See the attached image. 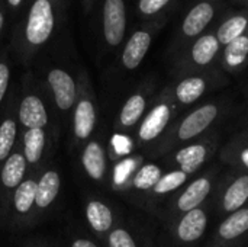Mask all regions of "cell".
<instances>
[{
	"label": "cell",
	"mask_w": 248,
	"mask_h": 247,
	"mask_svg": "<svg viewBox=\"0 0 248 247\" xmlns=\"http://www.w3.org/2000/svg\"><path fill=\"white\" fill-rule=\"evenodd\" d=\"M231 111L228 98H214L187 111L182 118L177 116L164 135L160 138L158 150L161 153H171L180 146L192 143L211 131L227 118Z\"/></svg>",
	"instance_id": "1"
},
{
	"label": "cell",
	"mask_w": 248,
	"mask_h": 247,
	"mask_svg": "<svg viewBox=\"0 0 248 247\" xmlns=\"http://www.w3.org/2000/svg\"><path fill=\"white\" fill-rule=\"evenodd\" d=\"M221 166V163L212 165L201 170L198 175L192 176L180 191L173 195L170 205L166 211L170 224L180 215L205 205L211 199L218 179L222 173Z\"/></svg>",
	"instance_id": "2"
},
{
	"label": "cell",
	"mask_w": 248,
	"mask_h": 247,
	"mask_svg": "<svg viewBox=\"0 0 248 247\" xmlns=\"http://www.w3.org/2000/svg\"><path fill=\"white\" fill-rule=\"evenodd\" d=\"M221 52L222 47L218 42L215 32H205L176 55L173 64V76L176 79H182L218 68Z\"/></svg>",
	"instance_id": "3"
},
{
	"label": "cell",
	"mask_w": 248,
	"mask_h": 247,
	"mask_svg": "<svg viewBox=\"0 0 248 247\" xmlns=\"http://www.w3.org/2000/svg\"><path fill=\"white\" fill-rule=\"evenodd\" d=\"M65 0H33L19 32L22 44L36 49L52 36Z\"/></svg>",
	"instance_id": "4"
},
{
	"label": "cell",
	"mask_w": 248,
	"mask_h": 247,
	"mask_svg": "<svg viewBox=\"0 0 248 247\" xmlns=\"http://www.w3.org/2000/svg\"><path fill=\"white\" fill-rule=\"evenodd\" d=\"M212 213L221 218L248 205V172L228 167L221 173L209 199Z\"/></svg>",
	"instance_id": "5"
},
{
	"label": "cell",
	"mask_w": 248,
	"mask_h": 247,
	"mask_svg": "<svg viewBox=\"0 0 248 247\" xmlns=\"http://www.w3.org/2000/svg\"><path fill=\"white\" fill-rule=\"evenodd\" d=\"M222 146L221 134L215 130L206 135L177 147L171 151V166L190 178L198 175L219 151Z\"/></svg>",
	"instance_id": "6"
},
{
	"label": "cell",
	"mask_w": 248,
	"mask_h": 247,
	"mask_svg": "<svg viewBox=\"0 0 248 247\" xmlns=\"http://www.w3.org/2000/svg\"><path fill=\"white\" fill-rule=\"evenodd\" d=\"M225 83L227 74L221 70V67H218L205 73L177 79L171 86H167V90L180 111L182 108L196 105L202 98Z\"/></svg>",
	"instance_id": "7"
},
{
	"label": "cell",
	"mask_w": 248,
	"mask_h": 247,
	"mask_svg": "<svg viewBox=\"0 0 248 247\" xmlns=\"http://www.w3.org/2000/svg\"><path fill=\"white\" fill-rule=\"evenodd\" d=\"M225 0H196L183 16L173 44V51L177 55L193 39L203 35L208 26L217 19L224 9Z\"/></svg>",
	"instance_id": "8"
},
{
	"label": "cell",
	"mask_w": 248,
	"mask_h": 247,
	"mask_svg": "<svg viewBox=\"0 0 248 247\" xmlns=\"http://www.w3.org/2000/svg\"><path fill=\"white\" fill-rule=\"evenodd\" d=\"M179 108L170 96L167 87L160 93V99L157 103L148 111V114L142 118L138 130V138L141 143H151L154 140H160L173 121L179 116Z\"/></svg>",
	"instance_id": "9"
},
{
	"label": "cell",
	"mask_w": 248,
	"mask_h": 247,
	"mask_svg": "<svg viewBox=\"0 0 248 247\" xmlns=\"http://www.w3.org/2000/svg\"><path fill=\"white\" fill-rule=\"evenodd\" d=\"M211 204L209 201L199 207L195 208L179 218H176L170 226L173 230V239L177 245L186 247L195 246L199 243L209 226V218H211Z\"/></svg>",
	"instance_id": "10"
},
{
	"label": "cell",
	"mask_w": 248,
	"mask_h": 247,
	"mask_svg": "<svg viewBox=\"0 0 248 247\" xmlns=\"http://www.w3.org/2000/svg\"><path fill=\"white\" fill-rule=\"evenodd\" d=\"M248 237V205L224 217L209 240L208 247H241Z\"/></svg>",
	"instance_id": "11"
},
{
	"label": "cell",
	"mask_w": 248,
	"mask_h": 247,
	"mask_svg": "<svg viewBox=\"0 0 248 247\" xmlns=\"http://www.w3.org/2000/svg\"><path fill=\"white\" fill-rule=\"evenodd\" d=\"M166 19L161 20H153L147 26H142L137 29L129 39L126 41L124 51H122V64L126 70H135L140 67V64L144 61L155 32L164 25Z\"/></svg>",
	"instance_id": "12"
},
{
	"label": "cell",
	"mask_w": 248,
	"mask_h": 247,
	"mask_svg": "<svg viewBox=\"0 0 248 247\" xmlns=\"http://www.w3.org/2000/svg\"><path fill=\"white\" fill-rule=\"evenodd\" d=\"M103 38L109 47H119L126 32L125 0H105L102 6Z\"/></svg>",
	"instance_id": "13"
},
{
	"label": "cell",
	"mask_w": 248,
	"mask_h": 247,
	"mask_svg": "<svg viewBox=\"0 0 248 247\" xmlns=\"http://www.w3.org/2000/svg\"><path fill=\"white\" fill-rule=\"evenodd\" d=\"M218 162L225 167L248 172V128L222 143L218 151Z\"/></svg>",
	"instance_id": "14"
},
{
	"label": "cell",
	"mask_w": 248,
	"mask_h": 247,
	"mask_svg": "<svg viewBox=\"0 0 248 247\" xmlns=\"http://www.w3.org/2000/svg\"><path fill=\"white\" fill-rule=\"evenodd\" d=\"M248 64V31L222 48L219 67L225 74H238Z\"/></svg>",
	"instance_id": "15"
},
{
	"label": "cell",
	"mask_w": 248,
	"mask_h": 247,
	"mask_svg": "<svg viewBox=\"0 0 248 247\" xmlns=\"http://www.w3.org/2000/svg\"><path fill=\"white\" fill-rule=\"evenodd\" d=\"M48 83L52 89L57 106L62 111L70 109L74 105L77 95L73 77L61 68H52L48 73Z\"/></svg>",
	"instance_id": "16"
},
{
	"label": "cell",
	"mask_w": 248,
	"mask_h": 247,
	"mask_svg": "<svg viewBox=\"0 0 248 247\" xmlns=\"http://www.w3.org/2000/svg\"><path fill=\"white\" fill-rule=\"evenodd\" d=\"M247 31L248 10H240L224 17V20L215 29V36L221 44V47L224 48Z\"/></svg>",
	"instance_id": "17"
},
{
	"label": "cell",
	"mask_w": 248,
	"mask_h": 247,
	"mask_svg": "<svg viewBox=\"0 0 248 247\" xmlns=\"http://www.w3.org/2000/svg\"><path fill=\"white\" fill-rule=\"evenodd\" d=\"M20 122L29 128H44L48 122V115L42 100L35 95H28L22 99L19 106Z\"/></svg>",
	"instance_id": "18"
},
{
	"label": "cell",
	"mask_w": 248,
	"mask_h": 247,
	"mask_svg": "<svg viewBox=\"0 0 248 247\" xmlns=\"http://www.w3.org/2000/svg\"><path fill=\"white\" fill-rule=\"evenodd\" d=\"M148 108V99L147 95L142 92H137L128 98L125 105L122 106L121 115H119V122L124 128H131L137 125L142 118L144 114Z\"/></svg>",
	"instance_id": "19"
},
{
	"label": "cell",
	"mask_w": 248,
	"mask_h": 247,
	"mask_svg": "<svg viewBox=\"0 0 248 247\" xmlns=\"http://www.w3.org/2000/svg\"><path fill=\"white\" fill-rule=\"evenodd\" d=\"M96 124L94 106L89 99H81L74 112V134L80 140H86L93 132Z\"/></svg>",
	"instance_id": "20"
},
{
	"label": "cell",
	"mask_w": 248,
	"mask_h": 247,
	"mask_svg": "<svg viewBox=\"0 0 248 247\" xmlns=\"http://www.w3.org/2000/svg\"><path fill=\"white\" fill-rule=\"evenodd\" d=\"M83 166L87 175L94 179L100 181L106 170V157L102 146L97 141H90L83 153Z\"/></svg>",
	"instance_id": "21"
},
{
	"label": "cell",
	"mask_w": 248,
	"mask_h": 247,
	"mask_svg": "<svg viewBox=\"0 0 248 247\" xmlns=\"http://www.w3.org/2000/svg\"><path fill=\"white\" fill-rule=\"evenodd\" d=\"M189 179H190L189 175H186L180 170L171 169L167 173H163L160 181L155 183V186L150 192H151L153 198H164L169 195H174L177 191H180L187 183Z\"/></svg>",
	"instance_id": "22"
},
{
	"label": "cell",
	"mask_w": 248,
	"mask_h": 247,
	"mask_svg": "<svg viewBox=\"0 0 248 247\" xmlns=\"http://www.w3.org/2000/svg\"><path fill=\"white\" fill-rule=\"evenodd\" d=\"M60 191V175L54 170L44 173L41 181L36 183V197L35 204L39 208H46L52 204Z\"/></svg>",
	"instance_id": "23"
},
{
	"label": "cell",
	"mask_w": 248,
	"mask_h": 247,
	"mask_svg": "<svg viewBox=\"0 0 248 247\" xmlns=\"http://www.w3.org/2000/svg\"><path fill=\"white\" fill-rule=\"evenodd\" d=\"M26 172V160L20 153L9 156L1 169V183L6 188H17Z\"/></svg>",
	"instance_id": "24"
},
{
	"label": "cell",
	"mask_w": 248,
	"mask_h": 247,
	"mask_svg": "<svg viewBox=\"0 0 248 247\" xmlns=\"http://www.w3.org/2000/svg\"><path fill=\"white\" fill-rule=\"evenodd\" d=\"M86 217L90 227L97 233H106L113 226V215L108 205L100 201L89 202L86 208Z\"/></svg>",
	"instance_id": "25"
},
{
	"label": "cell",
	"mask_w": 248,
	"mask_h": 247,
	"mask_svg": "<svg viewBox=\"0 0 248 247\" xmlns=\"http://www.w3.org/2000/svg\"><path fill=\"white\" fill-rule=\"evenodd\" d=\"M161 176H163V170L158 165L155 163L142 165L132 178V188L137 191L150 192Z\"/></svg>",
	"instance_id": "26"
},
{
	"label": "cell",
	"mask_w": 248,
	"mask_h": 247,
	"mask_svg": "<svg viewBox=\"0 0 248 247\" xmlns=\"http://www.w3.org/2000/svg\"><path fill=\"white\" fill-rule=\"evenodd\" d=\"M23 143H25V160H26V163L36 165L42 156L44 146H45L44 130L42 128L28 130L25 137H23Z\"/></svg>",
	"instance_id": "27"
},
{
	"label": "cell",
	"mask_w": 248,
	"mask_h": 247,
	"mask_svg": "<svg viewBox=\"0 0 248 247\" xmlns=\"http://www.w3.org/2000/svg\"><path fill=\"white\" fill-rule=\"evenodd\" d=\"M35 197H36V182L35 181H25L22 182L15 192V208L25 214L31 210V207L35 204Z\"/></svg>",
	"instance_id": "28"
},
{
	"label": "cell",
	"mask_w": 248,
	"mask_h": 247,
	"mask_svg": "<svg viewBox=\"0 0 248 247\" xmlns=\"http://www.w3.org/2000/svg\"><path fill=\"white\" fill-rule=\"evenodd\" d=\"M16 137V124L13 119H4L0 124V160L9 157Z\"/></svg>",
	"instance_id": "29"
},
{
	"label": "cell",
	"mask_w": 248,
	"mask_h": 247,
	"mask_svg": "<svg viewBox=\"0 0 248 247\" xmlns=\"http://www.w3.org/2000/svg\"><path fill=\"white\" fill-rule=\"evenodd\" d=\"M174 0H138V13L142 17L154 19L158 17L167 7L173 4Z\"/></svg>",
	"instance_id": "30"
},
{
	"label": "cell",
	"mask_w": 248,
	"mask_h": 247,
	"mask_svg": "<svg viewBox=\"0 0 248 247\" xmlns=\"http://www.w3.org/2000/svg\"><path fill=\"white\" fill-rule=\"evenodd\" d=\"M109 247H138L129 231L116 229L109 234Z\"/></svg>",
	"instance_id": "31"
},
{
	"label": "cell",
	"mask_w": 248,
	"mask_h": 247,
	"mask_svg": "<svg viewBox=\"0 0 248 247\" xmlns=\"http://www.w3.org/2000/svg\"><path fill=\"white\" fill-rule=\"evenodd\" d=\"M9 79H10V70L9 66L4 61H0V102L3 100L7 86H9Z\"/></svg>",
	"instance_id": "32"
},
{
	"label": "cell",
	"mask_w": 248,
	"mask_h": 247,
	"mask_svg": "<svg viewBox=\"0 0 248 247\" xmlns=\"http://www.w3.org/2000/svg\"><path fill=\"white\" fill-rule=\"evenodd\" d=\"M71 247H97L93 242H90V240H86V239H78V240H76L74 243H73V246Z\"/></svg>",
	"instance_id": "33"
},
{
	"label": "cell",
	"mask_w": 248,
	"mask_h": 247,
	"mask_svg": "<svg viewBox=\"0 0 248 247\" xmlns=\"http://www.w3.org/2000/svg\"><path fill=\"white\" fill-rule=\"evenodd\" d=\"M80 1H81L83 9H84V12H86V13L92 9V6H93V3H94V0H80Z\"/></svg>",
	"instance_id": "34"
},
{
	"label": "cell",
	"mask_w": 248,
	"mask_h": 247,
	"mask_svg": "<svg viewBox=\"0 0 248 247\" xmlns=\"http://www.w3.org/2000/svg\"><path fill=\"white\" fill-rule=\"evenodd\" d=\"M23 3V0H7V4L10 7H19Z\"/></svg>",
	"instance_id": "35"
},
{
	"label": "cell",
	"mask_w": 248,
	"mask_h": 247,
	"mask_svg": "<svg viewBox=\"0 0 248 247\" xmlns=\"http://www.w3.org/2000/svg\"><path fill=\"white\" fill-rule=\"evenodd\" d=\"M3 25H4V13H3V10L0 9V32H1V29H3Z\"/></svg>",
	"instance_id": "36"
},
{
	"label": "cell",
	"mask_w": 248,
	"mask_h": 247,
	"mask_svg": "<svg viewBox=\"0 0 248 247\" xmlns=\"http://www.w3.org/2000/svg\"><path fill=\"white\" fill-rule=\"evenodd\" d=\"M235 1H240V3H248V0H235Z\"/></svg>",
	"instance_id": "37"
},
{
	"label": "cell",
	"mask_w": 248,
	"mask_h": 247,
	"mask_svg": "<svg viewBox=\"0 0 248 247\" xmlns=\"http://www.w3.org/2000/svg\"><path fill=\"white\" fill-rule=\"evenodd\" d=\"M247 10H248V3H247Z\"/></svg>",
	"instance_id": "38"
},
{
	"label": "cell",
	"mask_w": 248,
	"mask_h": 247,
	"mask_svg": "<svg viewBox=\"0 0 248 247\" xmlns=\"http://www.w3.org/2000/svg\"><path fill=\"white\" fill-rule=\"evenodd\" d=\"M247 128H248V127H247Z\"/></svg>",
	"instance_id": "39"
}]
</instances>
